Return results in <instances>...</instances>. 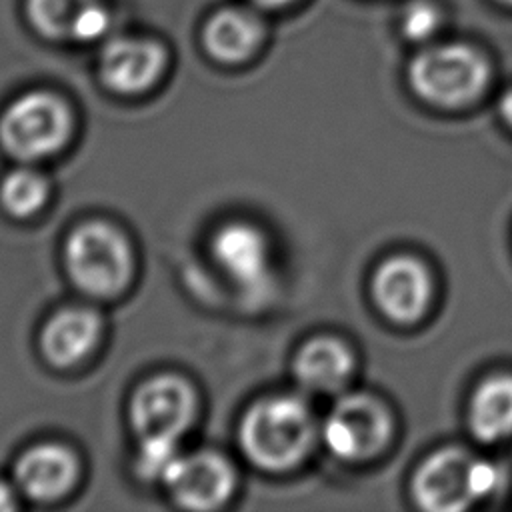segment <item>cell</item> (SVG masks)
<instances>
[{"label": "cell", "mask_w": 512, "mask_h": 512, "mask_svg": "<svg viewBox=\"0 0 512 512\" xmlns=\"http://www.w3.org/2000/svg\"><path fill=\"white\" fill-rule=\"evenodd\" d=\"M468 424L482 442H496L512 434V376L486 378L472 394Z\"/></svg>", "instance_id": "cell-15"}, {"label": "cell", "mask_w": 512, "mask_h": 512, "mask_svg": "<svg viewBox=\"0 0 512 512\" xmlns=\"http://www.w3.org/2000/svg\"><path fill=\"white\" fill-rule=\"evenodd\" d=\"M178 440L170 438H144L136 458V468L144 478L164 480L172 464L178 460Z\"/></svg>", "instance_id": "cell-19"}, {"label": "cell", "mask_w": 512, "mask_h": 512, "mask_svg": "<svg viewBox=\"0 0 512 512\" xmlns=\"http://www.w3.org/2000/svg\"><path fill=\"white\" fill-rule=\"evenodd\" d=\"M48 200L46 178L32 168H14L0 182V202L16 218L36 214Z\"/></svg>", "instance_id": "cell-17"}, {"label": "cell", "mask_w": 512, "mask_h": 512, "mask_svg": "<svg viewBox=\"0 0 512 512\" xmlns=\"http://www.w3.org/2000/svg\"><path fill=\"white\" fill-rule=\"evenodd\" d=\"M390 418L372 396L348 394L340 398L322 424L328 450L342 460H366L388 440Z\"/></svg>", "instance_id": "cell-6"}, {"label": "cell", "mask_w": 512, "mask_h": 512, "mask_svg": "<svg viewBox=\"0 0 512 512\" xmlns=\"http://www.w3.org/2000/svg\"><path fill=\"white\" fill-rule=\"evenodd\" d=\"M108 12L96 4V2H90L78 16L76 24H74V30H72V38L74 40H96L98 36H102L108 28Z\"/></svg>", "instance_id": "cell-21"}, {"label": "cell", "mask_w": 512, "mask_h": 512, "mask_svg": "<svg viewBox=\"0 0 512 512\" xmlns=\"http://www.w3.org/2000/svg\"><path fill=\"white\" fill-rule=\"evenodd\" d=\"M164 52L156 42L140 38H112L100 52V76L120 94L148 90L160 76Z\"/></svg>", "instance_id": "cell-11"}, {"label": "cell", "mask_w": 512, "mask_h": 512, "mask_svg": "<svg viewBox=\"0 0 512 512\" xmlns=\"http://www.w3.org/2000/svg\"><path fill=\"white\" fill-rule=\"evenodd\" d=\"M14 478L28 498L38 502L56 500L74 486L78 460L62 444H36L20 454Z\"/></svg>", "instance_id": "cell-12"}, {"label": "cell", "mask_w": 512, "mask_h": 512, "mask_svg": "<svg viewBox=\"0 0 512 512\" xmlns=\"http://www.w3.org/2000/svg\"><path fill=\"white\" fill-rule=\"evenodd\" d=\"M428 270L412 256L384 260L372 278V296L378 308L394 322H414L430 302Z\"/></svg>", "instance_id": "cell-9"}, {"label": "cell", "mask_w": 512, "mask_h": 512, "mask_svg": "<svg viewBox=\"0 0 512 512\" xmlns=\"http://www.w3.org/2000/svg\"><path fill=\"white\" fill-rule=\"evenodd\" d=\"M408 82L426 102L448 108L462 106L484 90L488 64L468 44H436L420 50L410 60Z\"/></svg>", "instance_id": "cell-4"}, {"label": "cell", "mask_w": 512, "mask_h": 512, "mask_svg": "<svg viewBox=\"0 0 512 512\" xmlns=\"http://www.w3.org/2000/svg\"><path fill=\"white\" fill-rule=\"evenodd\" d=\"M500 112H502V118L510 124L512 128V90H508L500 102Z\"/></svg>", "instance_id": "cell-23"}, {"label": "cell", "mask_w": 512, "mask_h": 512, "mask_svg": "<svg viewBox=\"0 0 512 512\" xmlns=\"http://www.w3.org/2000/svg\"><path fill=\"white\" fill-rule=\"evenodd\" d=\"M354 370L350 350L336 338L318 336L308 340L294 358V376L304 390L336 392Z\"/></svg>", "instance_id": "cell-14"}, {"label": "cell", "mask_w": 512, "mask_h": 512, "mask_svg": "<svg viewBox=\"0 0 512 512\" xmlns=\"http://www.w3.org/2000/svg\"><path fill=\"white\" fill-rule=\"evenodd\" d=\"M210 252L220 270L242 288H260L270 272V244L250 222H226L210 240Z\"/></svg>", "instance_id": "cell-10"}, {"label": "cell", "mask_w": 512, "mask_h": 512, "mask_svg": "<svg viewBox=\"0 0 512 512\" xmlns=\"http://www.w3.org/2000/svg\"><path fill=\"white\" fill-rule=\"evenodd\" d=\"M258 20L238 8H226L216 12L204 28V44L212 58L220 62L246 60L260 42Z\"/></svg>", "instance_id": "cell-16"}, {"label": "cell", "mask_w": 512, "mask_h": 512, "mask_svg": "<svg viewBox=\"0 0 512 512\" xmlns=\"http://www.w3.org/2000/svg\"><path fill=\"white\" fill-rule=\"evenodd\" d=\"M162 482L180 506L190 510H212L230 498L236 476L226 458L202 450L178 456Z\"/></svg>", "instance_id": "cell-8"}, {"label": "cell", "mask_w": 512, "mask_h": 512, "mask_svg": "<svg viewBox=\"0 0 512 512\" xmlns=\"http://www.w3.org/2000/svg\"><path fill=\"white\" fill-rule=\"evenodd\" d=\"M64 264L72 282L90 296L118 294L132 274V252L120 230L106 222H84L64 246Z\"/></svg>", "instance_id": "cell-3"}, {"label": "cell", "mask_w": 512, "mask_h": 512, "mask_svg": "<svg viewBox=\"0 0 512 512\" xmlns=\"http://www.w3.org/2000/svg\"><path fill=\"white\" fill-rule=\"evenodd\" d=\"M194 392L186 380L162 374L140 384L130 400V424L138 438L178 440L194 418Z\"/></svg>", "instance_id": "cell-7"}, {"label": "cell", "mask_w": 512, "mask_h": 512, "mask_svg": "<svg viewBox=\"0 0 512 512\" xmlns=\"http://www.w3.org/2000/svg\"><path fill=\"white\" fill-rule=\"evenodd\" d=\"M92 0H28V16L36 30L48 38H72L80 12Z\"/></svg>", "instance_id": "cell-18"}, {"label": "cell", "mask_w": 512, "mask_h": 512, "mask_svg": "<svg viewBox=\"0 0 512 512\" xmlns=\"http://www.w3.org/2000/svg\"><path fill=\"white\" fill-rule=\"evenodd\" d=\"M72 118L66 104L50 92L16 98L0 118V142L18 160H42L68 140Z\"/></svg>", "instance_id": "cell-5"}, {"label": "cell", "mask_w": 512, "mask_h": 512, "mask_svg": "<svg viewBox=\"0 0 512 512\" xmlns=\"http://www.w3.org/2000/svg\"><path fill=\"white\" fill-rule=\"evenodd\" d=\"M498 2H502V4H508V6H512V0H498Z\"/></svg>", "instance_id": "cell-25"}, {"label": "cell", "mask_w": 512, "mask_h": 512, "mask_svg": "<svg viewBox=\"0 0 512 512\" xmlns=\"http://www.w3.org/2000/svg\"><path fill=\"white\" fill-rule=\"evenodd\" d=\"M100 336V318L88 308H66L56 312L44 326L40 344L46 360L68 368L84 360Z\"/></svg>", "instance_id": "cell-13"}, {"label": "cell", "mask_w": 512, "mask_h": 512, "mask_svg": "<svg viewBox=\"0 0 512 512\" xmlns=\"http://www.w3.org/2000/svg\"><path fill=\"white\" fill-rule=\"evenodd\" d=\"M254 2L262 4V6H282V4H286L290 0H254Z\"/></svg>", "instance_id": "cell-24"}, {"label": "cell", "mask_w": 512, "mask_h": 512, "mask_svg": "<svg viewBox=\"0 0 512 512\" xmlns=\"http://www.w3.org/2000/svg\"><path fill=\"white\" fill-rule=\"evenodd\" d=\"M440 26V10L428 0L410 2L400 18L402 34L412 42H422L430 38Z\"/></svg>", "instance_id": "cell-20"}, {"label": "cell", "mask_w": 512, "mask_h": 512, "mask_svg": "<svg viewBox=\"0 0 512 512\" xmlns=\"http://www.w3.org/2000/svg\"><path fill=\"white\" fill-rule=\"evenodd\" d=\"M316 436L314 414L298 396L278 394L254 402L242 422L238 440L248 460L264 470H288L310 450Z\"/></svg>", "instance_id": "cell-1"}, {"label": "cell", "mask_w": 512, "mask_h": 512, "mask_svg": "<svg viewBox=\"0 0 512 512\" xmlns=\"http://www.w3.org/2000/svg\"><path fill=\"white\" fill-rule=\"evenodd\" d=\"M498 486V468L460 448H442L416 472V502L430 512H458L486 498Z\"/></svg>", "instance_id": "cell-2"}, {"label": "cell", "mask_w": 512, "mask_h": 512, "mask_svg": "<svg viewBox=\"0 0 512 512\" xmlns=\"http://www.w3.org/2000/svg\"><path fill=\"white\" fill-rule=\"evenodd\" d=\"M14 506H16V500H14L12 492H10V488L4 482H0V512L12 510Z\"/></svg>", "instance_id": "cell-22"}]
</instances>
